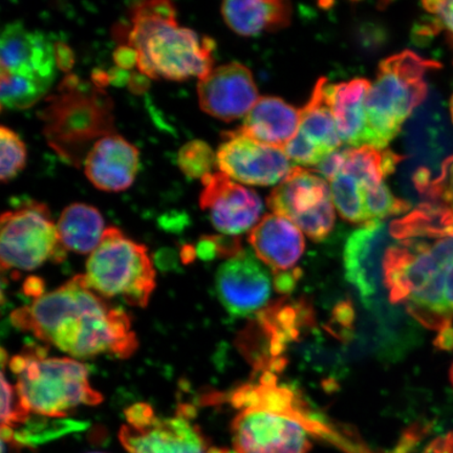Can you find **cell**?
I'll use <instances>...</instances> for the list:
<instances>
[{"label":"cell","instance_id":"cell-33","mask_svg":"<svg viewBox=\"0 0 453 453\" xmlns=\"http://www.w3.org/2000/svg\"><path fill=\"white\" fill-rule=\"evenodd\" d=\"M344 163V150H336L328 155L311 172L317 173L327 180H333L342 172Z\"/></svg>","mask_w":453,"mask_h":453},{"label":"cell","instance_id":"cell-38","mask_svg":"<svg viewBox=\"0 0 453 453\" xmlns=\"http://www.w3.org/2000/svg\"><path fill=\"white\" fill-rule=\"evenodd\" d=\"M128 85L130 90L134 94H140L145 92L150 88V78H147L143 73H130Z\"/></svg>","mask_w":453,"mask_h":453},{"label":"cell","instance_id":"cell-34","mask_svg":"<svg viewBox=\"0 0 453 453\" xmlns=\"http://www.w3.org/2000/svg\"><path fill=\"white\" fill-rule=\"evenodd\" d=\"M113 60L119 69L127 71L132 70L138 65V54L135 50L129 45H121L113 53Z\"/></svg>","mask_w":453,"mask_h":453},{"label":"cell","instance_id":"cell-17","mask_svg":"<svg viewBox=\"0 0 453 453\" xmlns=\"http://www.w3.org/2000/svg\"><path fill=\"white\" fill-rule=\"evenodd\" d=\"M390 237L389 226L375 220L355 231L345 245V274L368 307L384 288L383 259L392 245L388 243Z\"/></svg>","mask_w":453,"mask_h":453},{"label":"cell","instance_id":"cell-27","mask_svg":"<svg viewBox=\"0 0 453 453\" xmlns=\"http://www.w3.org/2000/svg\"><path fill=\"white\" fill-rule=\"evenodd\" d=\"M334 206L344 219L350 223H367L364 188L355 178L340 173L331 180Z\"/></svg>","mask_w":453,"mask_h":453},{"label":"cell","instance_id":"cell-11","mask_svg":"<svg viewBox=\"0 0 453 453\" xmlns=\"http://www.w3.org/2000/svg\"><path fill=\"white\" fill-rule=\"evenodd\" d=\"M453 264V236L430 242L411 239L392 243L383 259V283L392 303H406Z\"/></svg>","mask_w":453,"mask_h":453},{"label":"cell","instance_id":"cell-36","mask_svg":"<svg viewBox=\"0 0 453 453\" xmlns=\"http://www.w3.org/2000/svg\"><path fill=\"white\" fill-rule=\"evenodd\" d=\"M423 453H453V432L434 440Z\"/></svg>","mask_w":453,"mask_h":453},{"label":"cell","instance_id":"cell-9","mask_svg":"<svg viewBox=\"0 0 453 453\" xmlns=\"http://www.w3.org/2000/svg\"><path fill=\"white\" fill-rule=\"evenodd\" d=\"M66 250L49 208L28 202L0 218V260L3 270L32 271L54 260L62 262Z\"/></svg>","mask_w":453,"mask_h":453},{"label":"cell","instance_id":"cell-4","mask_svg":"<svg viewBox=\"0 0 453 453\" xmlns=\"http://www.w3.org/2000/svg\"><path fill=\"white\" fill-rule=\"evenodd\" d=\"M48 145L61 160L81 168L100 139L116 134L113 102L104 88L66 75L39 113Z\"/></svg>","mask_w":453,"mask_h":453},{"label":"cell","instance_id":"cell-42","mask_svg":"<svg viewBox=\"0 0 453 453\" xmlns=\"http://www.w3.org/2000/svg\"><path fill=\"white\" fill-rule=\"evenodd\" d=\"M450 381H451V384H452V387H453V365H452L451 370H450Z\"/></svg>","mask_w":453,"mask_h":453},{"label":"cell","instance_id":"cell-37","mask_svg":"<svg viewBox=\"0 0 453 453\" xmlns=\"http://www.w3.org/2000/svg\"><path fill=\"white\" fill-rule=\"evenodd\" d=\"M444 307L446 313L453 319V264L447 271L444 288Z\"/></svg>","mask_w":453,"mask_h":453},{"label":"cell","instance_id":"cell-35","mask_svg":"<svg viewBox=\"0 0 453 453\" xmlns=\"http://www.w3.org/2000/svg\"><path fill=\"white\" fill-rule=\"evenodd\" d=\"M56 65L61 71L70 72L73 65V54L66 44L58 42L55 44Z\"/></svg>","mask_w":453,"mask_h":453},{"label":"cell","instance_id":"cell-18","mask_svg":"<svg viewBox=\"0 0 453 453\" xmlns=\"http://www.w3.org/2000/svg\"><path fill=\"white\" fill-rule=\"evenodd\" d=\"M139 163L137 147L116 133L96 142L85 157L84 173L96 188L121 192L134 184Z\"/></svg>","mask_w":453,"mask_h":453},{"label":"cell","instance_id":"cell-39","mask_svg":"<svg viewBox=\"0 0 453 453\" xmlns=\"http://www.w3.org/2000/svg\"><path fill=\"white\" fill-rule=\"evenodd\" d=\"M434 344L441 349H453V327L450 326L440 332L439 336L435 339Z\"/></svg>","mask_w":453,"mask_h":453},{"label":"cell","instance_id":"cell-28","mask_svg":"<svg viewBox=\"0 0 453 453\" xmlns=\"http://www.w3.org/2000/svg\"><path fill=\"white\" fill-rule=\"evenodd\" d=\"M177 163L187 178L202 180L217 166V154L205 141L192 140L180 147Z\"/></svg>","mask_w":453,"mask_h":453},{"label":"cell","instance_id":"cell-15","mask_svg":"<svg viewBox=\"0 0 453 453\" xmlns=\"http://www.w3.org/2000/svg\"><path fill=\"white\" fill-rule=\"evenodd\" d=\"M215 288L219 302L230 314L246 317L267 304L272 280L257 255L242 250L220 265L215 277Z\"/></svg>","mask_w":453,"mask_h":453},{"label":"cell","instance_id":"cell-14","mask_svg":"<svg viewBox=\"0 0 453 453\" xmlns=\"http://www.w3.org/2000/svg\"><path fill=\"white\" fill-rule=\"evenodd\" d=\"M201 180L200 207L209 213L211 224L220 234L240 235L257 224L264 205L257 192L220 172Z\"/></svg>","mask_w":453,"mask_h":453},{"label":"cell","instance_id":"cell-23","mask_svg":"<svg viewBox=\"0 0 453 453\" xmlns=\"http://www.w3.org/2000/svg\"><path fill=\"white\" fill-rule=\"evenodd\" d=\"M59 239L66 251L92 254L104 235V219L97 208L73 203L62 211L57 223Z\"/></svg>","mask_w":453,"mask_h":453},{"label":"cell","instance_id":"cell-40","mask_svg":"<svg viewBox=\"0 0 453 453\" xmlns=\"http://www.w3.org/2000/svg\"><path fill=\"white\" fill-rule=\"evenodd\" d=\"M25 291L27 296L36 298L43 296V282L39 279H30L26 282Z\"/></svg>","mask_w":453,"mask_h":453},{"label":"cell","instance_id":"cell-19","mask_svg":"<svg viewBox=\"0 0 453 453\" xmlns=\"http://www.w3.org/2000/svg\"><path fill=\"white\" fill-rule=\"evenodd\" d=\"M257 257L276 277L296 273V265L304 251L302 231L290 219L277 214L265 215L249 234Z\"/></svg>","mask_w":453,"mask_h":453},{"label":"cell","instance_id":"cell-5","mask_svg":"<svg viewBox=\"0 0 453 453\" xmlns=\"http://www.w3.org/2000/svg\"><path fill=\"white\" fill-rule=\"evenodd\" d=\"M39 345H28L9 362L20 403L31 415L61 418L79 406H95L104 396L89 383L88 370L72 358L48 357Z\"/></svg>","mask_w":453,"mask_h":453},{"label":"cell","instance_id":"cell-20","mask_svg":"<svg viewBox=\"0 0 453 453\" xmlns=\"http://www.w3.org/2000/svg\"><path fill=\"white\" fill-rule=\"evenodd\" d=\"M300 111L277 97L259 98L239 128L258 143L282 150L298 133Z\"/></svg>","mask_w":453,"mask_h":453},{"label":"cell","instance_id":"cell-8","mask_svg":"<svg viewBox=\"0 0 453 453\" xmlns=\"http://www.w3.org/2000/svg\"><path fill=\"white\" fill-rule=\"evenodd\" d=\"M85 283L104 298H121L132 307L145 308L156 288V270L149 250L123 234L106 228L97 249L89 254Z\"/></svg>","mask_w":453,"mask_h":453},{"label":"cell","instance_id":"cell-26","mask_svg":"<svg viewBox=\"0 0 453 453\" xmlns=\"http://www.w3.org/2000/svg\"><path fill=\"white\" fill-rule=\"evenodd\" d=\"M413 182L428 198V205L439 219L445 236H453V156L441 164L437 178L429 177L427 170H418Z\"/></svg>","mask_w":453,"mask_h":453},{"label":"cell","instance_id":"cell-3","mask_svg":"<svg viewBox=\"0 0 453 453\" xmlns=\"http://www.w3.org/2000/svg\"><path fill=\"white\" fill-rule=\"evenodd\" d=\"M127 45L138 54V70L147 78L201 81L214 67L215 42L180 27L177 9L165 0L135 4L130 14Z\"/></svg>","mask_w":453,"mask_h":453},{"label":"cell","instance_id":"cell-21","mask_svg":"<svg viewBox=\"0 0 453 453\" xmlns=\"http://www.w3.org/2000/svg\"><path fill=\"white\" fill-rule=\"evenodd\" d=\"M371 85L364 78L327 85V98L335 118L339 137L354 149L365 146V102Z\"/></svg>","mask_w":453,"mask_h":453},{"label":"cell","instance_id":"cell-41","mask_svg":"<svg viewBox=\"0 0 453 453\" xmlns=\"http://www.w3.org/2000/svg\"><path fill=\"white\" fill-rule=\"evenodd\" d=\"M450 111H451V117H452V121H453V96H452V98L450 101Z\"/></svg>","mask_w":453,"mask_h":453},{"label":"cell","instance_id":"cell-6","mask_svg":"<svg viewBox=\"0 0 453 453\" xmlns=\"http://www.w3.org/2000/svg\"><path fill=\"white\" fill-rule=\"evenodd\" d=\"M438 66L437 62L424 59L411 50L380 62L365 102V146L387 150L412 111L426 98L425 75Z\"/></svg>","mask_w":453,"mask_h":453},{"label":"cell","instance_id":"cell-30","mask_svg":"<svg viewBox=\"0 0 453 453\" xmlns=\"http://www.w3.org/2000/svg\"><path fill=\"white\" fill-rule=\"evenodd\" d=\"M0 179L3 183H9L26 167V145L12 129L3 126L0 128Z\"/></svg>","mask_w":453,"mask_h":453},{"label":"cell","instance_id":"cell-25","mask_svg":"<svg viewBox=\"0 0 453 453\" xmlns=\"http://www.w3.org/2000/svg\"><path fill=\"white\" fill-rule=\"evenodd\" d=\"M403 157L389 150H378L372 146L344 150V163L342 173L350 175L361 184L362 188H370L383 183V180L393 174Z\"/></svg>","mask_w":453,"mask_h":453},{"label":"cell","instance_id":"cell-24","mask_svg":"<svg viewBox=\"0 0 453 453\" xmlns=\"http://www.w3.org/2000/svg\"><path fill=\"white\" fill-rule=\"evenodd\" d=\"M327 85L326 78L317 81L308 104L300 110L299 132L331 155L338 150L342 141L328 102Z\"/></svg>","mask_w":453,"mask_h":453},{"label":"cell","instance_id":"cell-10","mask_svg":"<svg viewBox=\"0 0 453 453\" xmlns=\"http://www.w3.org/2000/svg\"><path fill=\"white\" fill-rule=\"evenodd\" d=\"M127 425L119 433L129 453H230L211 444L194 423V409L179 406L177 415L157 417L150 404H134L126 411Z\"/></svg>","mask_w":453,"mask_h":453},{"label":"cell","instance_id":"cell-32","mask_svg":"<svg viewBox=\"0 0 453 453\" xmlns=\"http://www.w3.org/2000/svg\"><path fill=\"white\" fill-rule=\"evenodd\" d=\"M425 10L434 17L432 27L445 28L453 35V0L452 2H426L422 4Z\"/></svg>","mask_w":453,"mask_h":453},{"label":"cell","instance_id":"cell-29","mask_svg":"<svg viewBox=\"0 0 453 453\" xmlns=\"http://www.w3.org/2000/svg\"><path fill=\"white\" fill-rule=\"evenodd\" d=\"M364 196L367 223L409 212L411 209V203L395 196L384 182L364 188Z\"/></svg>","mask_w":453,"mask_h":453},{"label":"cell","instance_id":"cell-13","mask_svg":"<svg viewBox=\"0 0 453 453\" xmlns=\"http://www.w3.org/2000/svg\"><path fill=\"white\" fill-rule=\"evenodd\" d=\"M217 151L220 173L237 182L253 186L281 183L294 168L290 158L280 149L258 143L240 129L223 133Z\"/></svg>","mask_w":453,"mask_h":453},{"label":"cell","instance_id":"cell-16","mask_svg":"<svg viewBox=\"0 0 453 453\" xmlns=\"http://www.w3.org/2000/svg\"><path fill=\"white\" fill-rule=\"evenodd\" d=\"M197 96L203 112L225 122L246 117L259 99L252 73L239 62L214 67L198 81Z\"/></svg>","mask_w":453,"mask_h":453},{"label":"cell","instance_id":"cell-22","mask_svg":"<svg viewBox=\"0 0 453 453\" xmlns=\"http://www.w3.org/2000/svg\"><path fill=\"white\" fill-rule=\"evenodd\" d=\"M223 19L241 36L280 31L291 24L292 5L286 2H225Z\"/></svg>","mask_w":453,"mask_h":453},{"label":"cell","instance_id":"cell-7","mask_svg":"<svg viewBox=\"0 0 453 453\" xmlns=\"http://www.w3.org/2000/svg\"><path fill=\"white\" fill-rule=\"evenodd\" d=\"M55 45L19 21L5 26L0 41L2 109L27 110L49 93L55 81Z\"/></svg>","mask_w":453,"mask_h":453},{"label":"cell","instance_id":"cell-12","mask_svg":"<svg viewBox=\"0 0 453 453\" xmlns=\"http://www.w3.org/2000/svg\"><path fill=\"white\" fill-rule=\"evenodd\" d=\"M267 202L274 214L290 219L316 242L325 240L335 225L331 187L311 170L294 167Z\"/></svg>","mask_w":453,"mask_h":453},{"label":"cell","instance_id":"cell-31","mask_svg":"<svg viewBox=\"0 0 453 453\" xmlns=\"http://www.w3.org/2000/svg\"><path fill=\"white\" fill-rule=\"evenodd\" d=\"M290 160L303 166H317L328 156L319 145L299 132L283 149Z\"/></svg>","mask_w":453,"mask_h":453},{"label":"cell","instance_id":"cell-1","mask_svg":"<svg viewBox=\"0 0 453 453\" xmlns=\"http://www.w3.org/2000/svg\"><path fill=\"white\" fill-rule=\"evenodd\" d=\"M11 321L73 358L107 354L127 359L139 347L127 313L90 290L83 275L15 310Z\"/></svg>","mask_w":453,"mask_h":453},{"label":"cell","instance_id":"cell-43","mask_svg":"<svg viewBox=\"0 0 453 453\" xmlns=\"http://www.w3.org/2000/svg\"><path fill=\"white\" fill-rule=\"evenodd\" d=\"M89 453H104V452H89Z\"/></svg>","mask_w":453,"mask_h":453},{"label":"cell","instance_id":"cell-2","mask_svg":"<svg viewBox=\"0 0 453 453\" xmlns=\"http://www.w3.org/2000/svg\"><path fill=\"white\" fill-rule=\"evenodd\" d=\"M230 402L240 411L231 425L235 453H309L311 434L340 441L297 394L277 383L274 372L235 389Z\"/></svg>","mask_w":453,"mask_h":453}]
</instances>
